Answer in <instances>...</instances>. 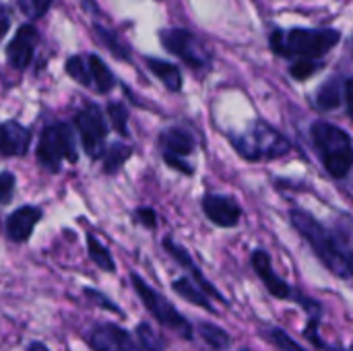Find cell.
Segmentation results:
<instances>
[{
    "label": "cell",
    "instance_id": "29",
    "mask_svg": "<svg viewBox=\"0 0 353 351\" xmlns=\"http://www.w3.org/2000/svg\"><path fill=\"white\" fill-rule=\"evenodd\" d=\"M321 68H323V62H316V60H296L290 66V74L296 81H306L308 77H312Z\"/></svg>",
    "mask_w": 353,
    "mask_h": 351
},
{
    "label": "cell",
    "instance_id": "19",
    "mask_svg": "<svg viewBox=\"0 0 353 351\" xmlns=\"http://www.w3.org/2000/svg\"><path fill=\"white\" fill-rule=\"evenodd\" d=\"M147 66L170 91L176 93L182 89V74H180V68L176 64L165 62V60H157V58H147Z\"/></svg>",
    "mask_w": 353,
    "mask_h": 351
},
{
    "label": "cell",
    "instance_id": "37",
    "mask_svg": "<svg viewBox=\"0 0 353 351\" xmlns=\"http://www.w3.org/2000/svg\"><path fill=\"white\" fill-rule=\"evenodd\" d=\"M27 351H50L43 343H39V341H31L29 345H27Z\"/></svg>",
    "mask_w": 353,
    "mask_h": 351
},
{
    "label": "cell",
    "instance_id": "26",
    "mask_svg": "<svg viewBox=\"0 0 353 351\" xmlns=\"http://www.w3.org/2000/svg\"><path fill=\"white\" fill-rule=\"evenodd\" d=\"M108 114H110L112 124H114V128L118 130V134L128 137V126H126V122H128V110H126L120 101H112V103L108 106Z\"/></svg>",
    "mask_w": 353,
    "mask_h": 351
},
{
    "label": "cell",
    "instance_id": "8",
    "mask_svg": "<svg viewBox=\"0 0 353 351\" xmlns=\"http://www.w3.org/2000/svg\"><path fill=\"white\" fill-rule=\"evenodd\" d=\"M77 130L83 141V149L89 157L97 159L105 153V137H108V124L103 120L101 110L95 103H85V108L74 118Z\"/></svg>",
    "mask_w": 353,
    "mask_h": 351
},
{
    "label": "cell",
    "instance_id": "28",
    "mask_svg": "<svg viewBox=\"0 0 353 351\" xmlns=\"http://www.w3.org/2000/svg\"><path fill=\"white\" fill-rule=\"evenodd\" d=\"M267 339L279 351H306L302 345H298L283 329H271L267 333Z\"/></svg>",
    "mask_w": 353,
    "mask_h": 351
},
{
    "label": "cell",
    "instance_id": "24",
    "mask_svg": "<svg viewBox=\"0 0 353 351\" xmlns=\"http://www.w3.org/2000/svg\"><path fill=\"white\" fill-rule=\"evenodd\" d=\"M137 341L145 351H165L168 341L161 333H157L149 323H141L137 327Z\"/></svg>",
    "mask_w": 353,
    "mask_h": 351
},
{
    "label": "cell",
    "instance_id": "34",
    "mask_svg": "<svg viewBox=\"0 0 353 351\" xmlns=\"http://www.w3.org/2000/svg\"><path fill=\"white\" fill-rule=\"evenodd\" d=\"M14 194V176L10 172H4L0 176V201L2 205H8Z\"/></svg>",
    "mask_w": 353,
    "mask_h": 351
},
{
    "label": "cell",
    "instance_id": "6",
    "mask_svg": "<svg viewBox=\"0 0 353 351\" xmlns=\"http://www.w3.org/2000/svg\"><path fill=\"white\" fill-rule=\"evenodd\" d=\"M130 283L137 296L141 298L143 306L153 314V319L159 325L178 333L184 339H192V325L178 312V308L170 300H165L157 290H153L139 273H130Z\"/></svg>",
    "mask_w": 353,
    "mask_h": 351
},
{
    "label": "cell",
    "instance_id": "38",
    "mask_svg": "<svg viewBox=\"0 0 353 351\" xmlns=\"http://www.w3.org/2000/svg\"><path fill=\"white\" fill-rule=\"evenodd\" d=\"M8 10L6 8H2V33H6L8 31Z\"/></svg>",
    "mask_w": 353,
    "mask_h": 351
},
{
    "label": "cell",
    "instance_id": "22",
    "mask_svg": "<svg viewBox=\"0 0 353 351\" xmlns=\"http://www.w3.org/2000/svg\"><path fill=\"white\" fill-rule=\"evenodd\" d=\"M132 155V147H128V145H122V143H114V145H110L108 149H105V153H103V172L105 174H116L124 163H126V159Z\"/></svg>",
    "mask_w": 353,
    "mask_h": 351
},
{
    "label": "cell",
    "instance_id": "2",
    "mask_svg": "<svg viewBox=\"0 0 353 351\" xmlns=\"http://www.w3.org/2000/svg\"><path fill=\"white\" fill-rule=\"evenodd\" d=\"M341 39V33L335 29H306L294 27L290 31H273L271 33V50L283 58L298 60H316L331 52Z\"/></svg>",
    "mask_w": 353,
    "mask_h": 351
},
{
    "label": "cell",
    "instance_id": "14",
    "mask_svg": "<svg viewBox=\"0 0 353 351\" xmlns=\"http://www.w3.org/2000/svg\"><path fill=\"white\" fill-rule=\"evenodd\" d=\"M163 248L168 250V254H170L178 265H182L186 271H190L192 279H194V281H196V283H199V285H201V288H203L211 298H215V300H217V302H221V304H228L225 296H223V294H221V292H219V290H217V288H215V285H213V283L203 275V271L194 265V261H192L190 252H188L182 244H176L172 238H165V240H163Z\"/></svg>",
    "mask_w": 353,
    "mask_h": 351
},
{
    "label": "cell",
    "instance_id": "13",
    "mask_svg": "<svg viewBox=\"0 0 353 351\" xmlns=\"http://www.w3.org/2000/svg\"><path fill=\"white\" fill-rule=\"evenodd\" d=\"M41 217H43V211L33 205H23L14 209L6 217V236L12 242H27L33 234V228L39 223Z\"/></svg>",
    "mask_w": 353,
    "mask_h": 351
},
{
    "label": "cell",
    "instance_id": "1",
    "mask_svg": "<svg viewBox=\"0 0 353 351\" xmlns=\"http://www.w3.org/2000/svg\"><path fill=\"white\" fill-rule=\"evenodd\" d=\"M292 225L302 234V238L310 244L312 252L319 257V261L339 279H353L352 254H345L339 240L308 211L294 207L290 211Z\"/></svg>",
    "mask_w": 353,
    "mask_h": 351
},
{
    "label": "cell",
    "instance_id": "36",
    "mask_svg": "<svg viewBox=\"0 0 353 351\" xmlns=\"http://www.w3.org/2000/svg\"><path fill=\"white\" fill-rule=\"evenodd\" d=\"M345 101H347V112L353 120V79L345 81Z\"/></svg>",
    "mask_w": 353,
    "mask_h": 351
},
{
    "label": "cell",
    "instance_id": "25",
    "mask_svg": "<svg viewBox=\"0 0 353 351\" xmlns=\"http://www.w3.org/2000/svg\"><path fill=\"white\" fill-rule=\"evenodd\" d=\"M66 72L81 85L89 87L93 85V77H91V66H89V58L83 56H72L70 60H66Z\"/></svg>",
    "mask_w": 353,
    "mask_h": 351
},
{
    "label": "cell",
    "instance_id": "12",
    "mask_svg": "<svg viewBox=\"0 0 353 351\" xmlns=\"http://www.w3.org/2000/svg\"><path fill=\"white\" fill-rule=\"evenodd\" d=\"M37 29L33 25H23L17 35L12 37V41L6 48V58L8 64L17 70H25L31 60H33V52H35V43H37Z\"/></svg>",
    "mask_w": 353,
    "mask_h": 351
},
{
    "label": "cell",
    "instance_id": "21",
    "mask_svg": "<svg viewBox=\"0 0 353 351\" xmlns=\"http://www.w3.org/2000/svg\"><path fill=\"white\" fill-rule=\"evenodd\" d=\"M87 252H89V259L105 273H114L116 271V263L110 254V250L93 236V234H87Z\"/></svg>",
    "mask_w": 353,
    "mask_h": 351
},
{
    "label": "cell",
    "instance_id": "17",
    "mask_svg": "<svg viewBox=\"0 0 353 351\" xmlns=\"http://www.w3.org/2000/svg\"><path fill=\"white\" fill-rule=\"evenodd\" d=\"M172 290H174L178 296H182L184 300H188L190 304L201 306L203 310L215 314V306H213V304L209 302V298H207L209 294H207L194 279H190V277H178V279H174Z\"/></svg>",
    "mask_w": 353,
    "mask_h": 351
},
{
    "label": "cell",
    "instance_id": "33",
    "mask_svg": "<svg viewBox=\"0 0 353 351\" xmlns=\"http://www.w3.org/2000/svg\"><path fill=\"white\" fill-rule=\"evenodd\" d=\"M134 221L141 223L147 230H155L157 228V213L151 207H139L134 211Z\"/></svg>",
    "mask_w": 353,
    "mask_h": 351
},
{
    "label": "cell",
    "instance_id": "30",
    "mask_svg": "<svg viewBox=\"0 0 353 351\" xmlns=\"http://www.w3.org/2000/svg\"><path fill=\"white\" fill-rule=\"evenodd\" d=\"M95 31H97V35L101 37V41H103V43H105L110 50H112V54H116L118 58H124V60L128 58V50H126V48L120 43V39H118L114 33L105 31V29H103V27H99V25L95 27Z\"/></svg>",
    "mask_w": 353,
    "mask_h": 351
},
{
    "label": "cell",
    "instance_id": "32",
    "mask_svg": "<svg viewBox=\"0 0 353 351\" xmlns=\"http://www.w3.org/2000/svg\"><path fill=\"white\" fill-rule=\"evenodd\" d=\"M85 296H89L97 306H101V308H105V310H110V312H114V314H118V317H124V310L118 306V304H114V302H110V298L108 296H103V294H99V292H95V290H85Z\"/></svg>",
    "mask_w": 353,
    "mask_h": 351
},
{
    "label": "cell",
    "instance_id": "41",
    "mask_svg": "<svg viewBox=\"0 0 353 351\" xmlns=\"http://www.w3.org/2000/svg\"><path fill=\"white\" fill-rule=\"evenodd\" d=\"M242 351H248V350H242Z\"/></svg>",
    "mask_w": 353,
    "mask_h": 351
},
{
    "label": "cell",
    "instance_id": "7",
    "mask_svg": "<svg viewBox=\"0 0 353 351\" xmlns=\"http://www.w3.org/2000/svg\"><path fill=\"white\" fill-rule=\"evenodd\" d=\"M161 43L168 52H172L174 56L182 58L188 66L192 68H207L211 64V52L207 50V46L203 43V39H199L192 31L188 29H165L159 33Z\"/></svg>",
    "mask_w": 353,
    "mask_h": 351
},
{
    "label": "cell",
    "instance_id": "20",
    "mask_svg": "<svg viewBox=\"0 0 353 351\" xmlns=\"http://www.w3.org/2000/svg\"><path fill=\"white\" fill-rule=\"evenodd\" d=\"M87 58H89V66H91L93 87H95L99 93H110V91L114 89V85H116V77L112 74V70L108 68V64H105L99 56L91 54V56H87Z\"/></svg>",
    "mask_w": 353,
    "mask_h": 351
},
{
    "label": "cell",
    "instance_id": "27",
    "mask_svg": "<svg viewBox=\"0 0 353 351\" xmlns=\"http://www.w3.org/2000/svg\"><path fill=\"white\" fill-rule=\"evenodd\" d=\"M52 2L54 0H17V6L27 19H39L46 14V10H50Z\"/></svg>",
    "mask_w": 353,
    "mask_h": 351
},
{
    "label": "cell",
    "instance_id": "23",
    "mask_svg": "<svg viewBox=\"0 0 353 351\" xmlns=\"http://www.w3.org/2000/svg\"><path fill=\"white\" fill-rule=\"evenodd\" d=\"M199 335L211 350H228L232 343L230 335L221 327L211 323H199Z\"/></svg>",
    "mask_w": 353,
    "mask_h": 351
},
{
    "label": "cell",
    "instance_id": "35",
    "mask_svg": "<svg viewBox=\"0 0 353 351\" xmlns=\"http://www.w3.org/2000/svg\"><path fill=\"white\" fill-rule=\"evenodd\" d=\"M163 161L170 166V168H174V170H178V172H182V174H186V176H192L194 174V170H192V166L186 161V159H180V157H170V155H163Z\"/></svg>",
    "mask_w": 353,
    "mask_h": 351
},
{
    "label": "cell",
    "instance_id": "3",
    "mask_svg": "<svg viewBox=\"0 0 353 351\" xmlns=\"http://www.w3.org/2000/svg\"><path fill=\"white\" fill-rule=\"evenodd\" d=\"M310 139L319 151V157L325 170L335 178L343 180L353 168V141L352 137L325 120H319L310 128Z\"/></svg>",
    "mask_w": 353,
    "mask_h": 351
},
{
    "label": "cell",
    "instance_id": "5",
    "mask_svg": "<svg viewBox=\"0 0 353 351\" xmlns=\"http://www.w3.org/2000/svg\"><path fill=\"white\" fill-rule=\"evenodd\" d=\"M35 157L50 172H60L64 161H77V143L72 128L66 122H54L46 126L39 134Z\"/></svg>",
    "mask_w": 353,
    "mask_h": 351
},
{
    "label": "cell",
    "instance_id": "11",
    "mask_svg": "<svg viewBox=\"0 0 353 351\" xmlns=\"http://www.w3.org/2000/svg\"><path fill=\"white\" fill-rule=\"evenodd\" d=\"M250 265H252L254 273L259 275V279L265 283L267 292H269L273 298H277V300H288V298H292V296H294V292H292L290 283H288L283 277H279V275L275 273V269H273V261H271V254H269L267 250L256 248V250L250 254Z\"/></svg>",
    "mask_w": 353,
    "mask_h": 351
},
{
    "label": "cell",
    "instance_id": "40",
    "mask_svg": "<svg viewBox=\"0 0 353 351\" xmlns=\"http://www.w3.org/2000/svg\"><path fill=\"white\" fill-rule=\"evenodd\" d=\"M352 263H353V252H352Z\"/></svg>",
    "mask_w": 353,
    "mask_h": 351
},
{
    "label": "cell",
    "instance_id": "18",
    "mask_svg": "<svg viewBox=\"0 0 353 351\" xmlns=\"http://www.w3.org/2000/svg\"><path fill=\"white\" fill-rule=\"evenodd\" d=\"M341 95H345V83L341 85L339 79H329L319 87L314 103L321 112H331L341 106Z\"/></svg>",
    "mask_w": 353,
    "mask_h": 351
},
{
    "label": "cell",
    "instance_id": "16",
    "mask_svg": "<svg viewBox=\"0 0 353 351\" xmlns=\"http://www.w3.org/2000/svg\"><path fill=\"white\" fill-rule=\"evenodd\" d=\"M161 147H163V155L184 159L196 149V141L188 130L180 126H172L161 132Z\"/></svg>",
    "mask_w": 353,
    "mask_h": 351
},
{
    "label": "cell",
    "instance_id": "31",
    "mask_svg": "<svg viewBox=\"0 0 353 351\" xmlns=\"http://www.w3.org/2000/svg\"><path fill=\"white\" fill-rule=\"evenodd\" d=\"M319 319L321 317H314V319H310V323L306 325V329H304V337L314 345V348H319V350H327V351H335L329 343H325L323 339H321V335H319Z\"/></svg>",
    "mask_w": 353,
    "mask_h": 351
},
{
    "label": "cell",
    "instance_id": "10",
    "mask_svg": "<svg viewBox=\"0 0 353 351\" xmlns=\"http://www.w3.org/2000/svg\"><path fill=\"white\" fill-rule=\"evenodd\" d=\"M201 207H203V213L207 215V219L211 223H215L217 228H236L240 223L242 207L238 205V201L234 197L209 192L203 197Z\"/></svg>",
    "mask_w": 353,
    "mask_h": 351
},
{
    "label": "cell",
    "instance_id": "15",
    "mask_svg": "<svg viewBox=\"0 0 353 351\" xmlns=\"http://www.w3.org/2000/svg\"><path fill=\"white\" fill-rule=\"evenodd\" d=\"M31 145V132L17 120H6L0 128V151L4 157L25 155Z\"/></svg>",
    "mask_w": 353,
    "mask_h": 351
},
{
    "label": "cell",
    "instance_id": "9",
    "mask_svg": "<svg viewBox=\"0 0 353 351\" xmlns=\"http://www.w3.org/2000/svg\"><path fill=\"white\" fill-rule=\"evenodd\" d=\"M89 345L93 351H141L132 335L114 323L95 325L89 333Z\"/></svg>",
    "mask_w": 353,
    "mask_h": 351
},
{
    "label": "cell",
    "instance_id": "4",
    "mask_svg": "<svg viewBox=\"0 0 353 351\" xmlns=\"http://www.w3.org/2000/svg\"><path fill=\"white\" fill-rule=\"evenodd\" d=\"M230 139L236 151L248 161L277 159L292 151L290 139L263 120H254L242 134H232Z\"/></svg>",
    "mask_w": 353,
    "mask_h": 351
},
{
    "label": "cell",
    "instance_id": "39",
    "mask_svg": "<svg viewBox=\"0 0 353 351\" xmlns=\"http://www.w3.org/2000/svg\"><path fill=\"white\" fill-rule=\"evenodd\" d=\"M343 351H353V345H352V348H350V350H343Z\"/></svg>",
    "mask_w": 353,
    "mask_h": 351
}]
</instances>
